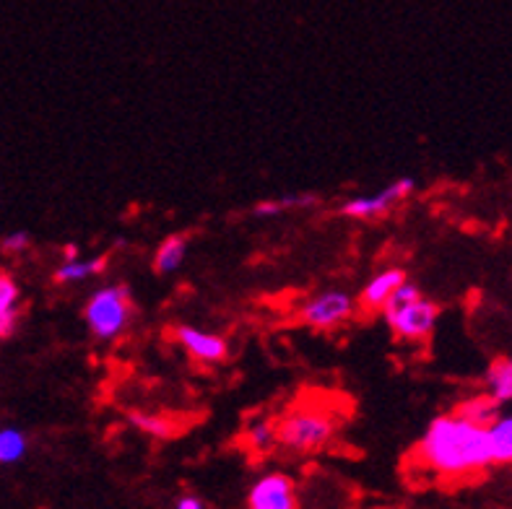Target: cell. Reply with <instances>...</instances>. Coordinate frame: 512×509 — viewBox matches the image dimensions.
Segmentation results:
<instances>
[{
  "label": "cell",
  "instance_id": "1",
  "mask_svg": "<svg viewBox=\"0 0 512 509\" xmlns=\"http://www.w3.org/2000/svg\"><path fill=\"white\" fill-rule=\"evenodd\" d=\"M419 458L429 471L442 476H466L492 465L489 429L468 424L458 416H440L429 424L419 442Z\"/></svg>",
  "mask_w": 512,
  "mask_h": 509
},
{
  "label": "cell",
  "instance_id": "2",
  "mask_svg": "<svg viewBox=\"0 0 512 509\" xmlns=\"http://www.w3.org/2000/svg\"><path fill=\"white\" fill-rule=\"evenodd\" d=\"M383 317L398 338H403V341H422V338H427L435 330L440 307L424 299L422 291L406 281L385 302Z\"/></svg>",
  "mask_w": 512,
  "mask_h": 509
},
{
  "label": "cell",
  "instance_id": "3",
  "mask_svg": "<svg viewBox=\"0 0 512 509\" xmlns=\"http://www.w3.org/2000/svg\"><path fill=\"white\" fill-rule=\"evenodd\" d=\"M136 307H133V294L125 284L102 286L91 294L84 307V320L89 330L102 341L123 336L128 325L133 323Z\"/></svg>",
  "mask_w": 512,
  "mask_h": 509
},
{
  "label": "cell",
  "instance_id": "4",
  "mask_svg": "<svg viewBox=\"0 0 512 509\" xmlns=\"http://www.w3.org/2000/svg\"><path fill=\"white\" fill-rule=\"evenodd\" d=\"M276 432H279L281 447H286L289 452H299V455H310L331 442L336 434V421L325 411L302 408V411H294L281 419L276 424Z\"/></svg>",
  "mask_w": 512,
  "mask_h": 509
},
{
  "label": "cell",
  "instance_id": "5",
  "mask_svg": "<svg viewBox=\"0 0 512 509\" xmlns=\"http://www.w3.org/2000/svg\"><path fill=\"white\" fill-rule=\"evenodd\" d=\"M416 190V182L411 177H401V180L390 182L388 187H383L380 193L372 195H359V198L346 200L344 206H341V216L346 219H383L388 216L390 211L396 206H401L403 200L409 198L411 193Z\"/></svg>",
  "mask_w": 512,
  "mask_h": 509
},
{
  "label": "cell",
  "instance_id": "6",
  "mask_svg": "<svg viewBox=\"0 0 512 509\" xmlns=\"http://www.w3.org/2000/svg\"><path fill=\"white\" fill-rule=\"evenodd\" d=\"M354 315V299L346 291H323L299 310V323L315 330H331L344 325Z\"/></svg>",
  "mask_w": 512,
  "mask_h": 509
},
{
  "label": "cell",
  "instance_id": "7",
  "mask_svg": "<svg viewBox=\"0 0 512 509\" xmlns=\"http://www.w3.org/2000/svg\"><path fill=\"white\" fill-rule=\"evenodd\" d=\"M247 509H299L297 484L286 473H266L247 491Z\"/></svg>",
  "mask_w": 512,
  "mask_h": 509
},
{
  "label": "cell",
  "instance_id": "8",
  "mask_svg": "<svg viewBox=\"0 0 512 509\" xmlns=\"http://www.w3.org/2000/svg\"><path fill=\"white\" fill-rule=\"evenodd\" d=\"M175 341L180 343L190 356L201 361H224L229 354L227 341L221 336H214V333H206L201 328H193V325H177L175 328Z\"/></svg>",
  "mask_w": 512,
  "mask_h": 509
},
{
  "label": "cell",
  "instance_id": "9",
  "mask_svg": "<svg viewBox=\"0 0 512 509\" xmlns=\"http://www.w3.org/2000/svg\"><path fill=\"white\" fill-rule=\"evenodd\" d=\"M403 284H406V271L403 268H388V271L377 273L359 294V307L364 312H380L385 302L393 297V291L401 289Z\"/></svg>",
  "mask_w": 512,
  "mask_h": 509
},
{
  "label": "cell",
  "instance_id": "10",
  "mask_svg": "<svg viewBox=\"0 0 512 509\" xmlns=\"http://www.w3.org/2000/svg\"><path fill=\"white\" fill-rule=\"evenodd\" d=\"M500 406L502 403H497L492 395H476V398L463 400L461 406L453 411V416L468 421V424L481 426V429H489V426L500 421Z\"/></svg>",
  "mask_w": 512,
  "mask_h": 509
},
{
  "label": "cell",
  "instance_id": "11",
  "mask_svg": "<svg viewBox=\"0 0 512 509\" xmlns=\"http://www.w3.org/2000/svg\"><path fill=\"white\" fill-rule=\"evenodd\" d=\"M107 265H110V255H99L94 260H65L58 271L52 273V278L55 284H81L89 276L107 271Z\"/></svg>",
  "mask_w": 512,
  "mask_h": 509
},
{
  "label": "cell",
  "instance_id": "12",
  "mask_svg": "<svg viewBox=\"0 0 512 509\" xmlns=\"http://www.w3.org/2000/svg\"><path fill=\"white\" fill-rule=\"evenodd\" d=\"M185 255H188V237L185 234H172L154 252V273H159V276L175 273L182 260H185Z\"/></svg>",
  "mask_w": 512,
  "mask_h": 509
},
{
  "label": "cell",
  "instance_id": "13",
  "mask_svg": "<svg viewBox=\"0 0 512 509\" xmlns=\"http://www.w3.org/2000/svg\"><path fill=\"white\" fill-rule=\"evenodd\" d=\"M245 445L255 452V455H268L279 447V432H276V421L271 419H255L247 426Z\"/></svg>",
  "mask_w": 512,
  "mask_h": 509
},
{
  "label": "cell",
  "instance_id": "14",
  "mask_svg": "<svg viewBox=\"0 0 512 509\" xmlns=\"http://www.w3.org/2000/svg\"><path fill=\"white\" fill-rule=\"evenodd\" d=\"M487 385L489 395H492L497 403L512 400V359L494 361L492 367L487 369Z\"/></svg>",
  "mask_w": 512,
  "mask_h": 509
},
{
  "label": "cell",
  "instance_id": "15",
  "mask_svg": "<svg viewBox=\"0 0 512 509\" xmlns=\"http://www.w3.org/2000/svg\"><path fill=\"white\" fill-rule=\"evenodd\" d=\"M318 195H281V198L260 200L255 206V216L266 219V216H279L284 211H292V208H310L318 203Z\"/></svg>",
  "mask_w": 512,
  "mask_h": 509
},
{
  "label": "cell",
  "instance_id": "16",
  "mask_svg": "<svg viewBox=\"0 0 512 509\" xmlns=\"http://www.w3.org/2000/svg\"><path fill=\"white\" fill-rule=\"evenodd\" d=\"M128 421L130 426H136L138 432L149 434V437H156V439L175 437V426H172V421L164 419V416H156V413L130 411Z\"/></svg>",
  "mask_w": 512,
  "mask_h": 509
},
{
  "label": "cell",
  "instance_id": "17",
  "mask_svg": "<svg viewBox=\"0 0 512 509\" xmlns=\"http://www.w3.org/2000/svg\"><path fill=\"white\" fill-rule=\"evenodd\" d=\"M494 463H512V416H505L494 426H489Z\"/></svg>",
  "mask_w": 512,
  "mask_h": 509
},
{
  "label": "cell",
  "instance_id": "18",
  "mask_svg": "<svg viewBox=\"0 0 512 509\" xmlns=\"http://www.w3.org/2000/svg\"><path fill=\"white\" fill-rule=\"evenodd\" d=\"M29 450V439L19 429H0V465L19 463Z\"/></svg>",
  "mask_w": 512,
  "mask_h": 509
},
{
  "label": "cell",
  "instance_id": "19",
  "mask_svg": "<svg viewBox=\"0 0 512 509\" xmlns=\"http://www.w3.org/2000/svg\"><path fill=\"white\" fill-rule=\"evenodd\" d=\"M19 297V284L8 273H0V315L8 310H16L19 307Z\"/></svg>",
  "mask_w": 512,
  "mask_h": 509
},
{
  "label": "cell",
  "instance_id": "20",
  "mask_svg": "<svg viewBox=\"0 0 512 509\" xmlns=\"http://www.w3.org/2000/svg\"><path fill=\"white\" fill-rule=\"evenodd\" d=\"M29 245H32V239H29V234L26 232H13L8 234L3 242H0V250L6 252V255H21V252L29 250Z\"/></svg>",
  "mask_w": 512,
  "mask_h": 509
},
{
  "label": "cell",
  "instance_id": "21",
  "mask_svg": "<svg viewBox=\"0 0 512 509\" xmlns=\"http://www.w3.org/2000/svg\"><path fill=\"white\" fill-rule=\"evenodd\" d=\"M19 320H21V310H8L0 315V341H6L8 336H13V330L19 328Z\"/></svg>",
  "mask_w": 512,
  "mask_h": 509
},
{
  "label": "cell",
  "instance_id": "22",
  "mask_svg": "<svg viewBox=\"0 0 512 509\" xmlns=\"http://www.w3.org/2000/svg\"><path fill=\"white\" fill-rule=\"evenodd\" d=\"M175 509H206V504H203L201 499L195 497V494H185V497L177 499Z\"/></svg>",
  "mask_w": 512,
  "mask_h": 509
},
{
  "label": "cell",
  "instance_id": "23",
  "mask_svg": "<svg viewBox=\"0 0 512 509\" xmlns=\"http://www.w3.org/2000/svg\"><path fill=\"white\" fill-rule=\"evenodd\" d=\"M65 260H78V247L76 245L65 247Z\"/></svg>",
  "mask_w": 512,
  "mask_h": 509
}]
</instances>
